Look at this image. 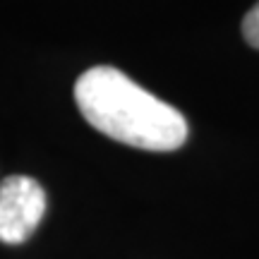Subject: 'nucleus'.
Segmentation results:
<instances>
[{
	"mask_svg": "<svg viewBox=\"0 0 259 259\" xmlns=\"http://www.w3.org/2000/svg\"><path fill=\"white\" fill-rule=\"evenodd\" d=\"M74 101L92 127L130 147L173 151L187 139L183 113L108 65L92 67L77 79Z\"/></svg>",
	"mask_w": 259,
	"mask_h": 259,
	"instance_id": "f257e3e1",
	"label": "nucleus"
},
{
	"mask_svg": "<svg viewBox=\"0 0 259 259\" xmlns=\"http://www.w3.org/2000/svg\"><path fill=\"white\" fill-rule=\"evenodd\" d=\"M46 213V192L34 178L10 176L0 183V242L19 245Z\"/></svg>",
	"mask_w": 259,
	"mask_h": 259,
	"instance_id": "f03ea898",
	"label": "nucleus"
},
{
	"mask_svg": "<svg viewBox=\"0 0 259 259\" xmlns=\"http://www.w3.org/2000/svg\"><path fill=\"white\" fill-rule=\"evenodd\" d=\"M242 36L252 48H259V3L242 19Z\"/></svg>",
	"mask_w": 259,
	"mask_h": 259,
	"instance_id": "7ed1b4c3",
	"label": "nucleus"
}]
</instances>
